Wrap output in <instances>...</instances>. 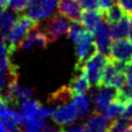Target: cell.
<instances>
[{
  "mask_svg": "<svg viewBox=\"0 0 132 132\" xmlns=\"http://www.w3.org/2000/svg\"><path fill=\"white\" fill-rule=\"evenodd\" d=\"M38 23L27 14H19L10 28V30L2 36V39L10 46L16 50L18 43L34 28H37Z\"/></svg>",
  "mask_w": 132,
  "mask_h": 132,
  "instance_id": "cell-1",
  "label": "cell"
},
{
  "mask_svg": "<svg viewBox=\"0 0 132 132\" xmlns=\"http://www.w3.org/2000/svg\"><path fill=\"white\" fill-rule=\"evenodd\" d=\"M74 44L76 55V64L74 69H77L81 67L90 57H92L96 52H98V48L94 41L93 33L89 30H85L82 35Z\"/></svg>",
  "mask_w": 132,
  "mask_h": 132,
  "instance_id": "cell-2",
  "label": "cell"
},
{
  "mask_svg": "<svg viewBox=\"0 0 132 132\" xmlns=\"http://www.w3.org/2000/svg\"><path fill=\"white\" fill-rule=\"evenodd\" d=\"M108 60H109L108 56H106L105 54H102L98 51L84 63L82 67L85 68V70L87 72V75H88V78H89L91 85H93L97 88L99 87L101 74H102L103 69L106 66Z\"/></svg>",
  "mask_w": 132,
  "mask_h": 132,
  "instance_id": "cell-3",
  "label": "cell"
},
{
  "mask_svg": "<svg viewBox=\"0 0 132 132\" xmlns=\"http://www.w3.org/2000/svg\"><path fill=\"white\" fill-rule=\"evenodd\" d=\"M108 57L111 61L122 65L132 61V42L126 38L112 40L109 46Z\"/></svg>",
  "mask_w": 132,
  "mask_h": 132,
  "instance_id": "cell-4",
  "label": "cell"
},
{
  "mask_svg": "<svg viewBox=\"0 0 132 132\" xmlns=\"http://www.w3.org/2000/svg\"><path fill=\"white\" fill-rule=\"evenodd\" d=\"M56 7V0H30L26 7V14L37 23L50 16Z\"/></svg>",
  "mask_w": 132,
  "mask_h": 132,
  "instance_id": "cell-5",
  "label": "cell"
},
{
  "mask_svg": "<svg viewBox=\"0 0 132 132\" xmlns=\"http://www.w3.org/2000/svg\"><path fill=\"white\" fill-rule=\"evenodd\" d=\"M68 21L60 13L54 14L46 23L44 27V33L48 42H54L60 38L63 34L67 33Z\"/></svg>",
  "mask_w": 132,
  "mask_h": 132,
  "instance_id": "cell-6",
  "label": "cell"
},
{
  "mask_svg": "<svg viewBox=\"0 0 132 132\" xmlns=\"http://www.w3.org/2000/svg\"><path fill=\"white\" fill-rule=\"evenodd\" d=\"M51 117L57 125L67 126L74 123L78 118V114L73 104L64 103L56 106V108H53Z\"/></svg>",
  "mask_w": 132,
  "mask_h": 132,
  "instance_id": "cell-7",
  "label": "cell"
},
{
  "mask_svg": "<svg viewBox=\"0 0 132 132\" xmlns=\"http://www.w3.org/2000/svg\"><path fill=\"white\" fill-rule=\"evenodd\" d=\"M48 44L47 37L45 33L41 30H38L34 28L31 30L16 45V48L26 51V50H31L33 47H46Z\"/></svg>",
  "mask_w": 132,
  "mask_h": 132,
  "instance_id": "cell-8",
  "label": "cell"
},
{
  "mask_svg": "<svg viewBox=\"0 0 132 132\" xmlns=\"http://www.w3.org/2000/svg\"><path fill=\"white\" fill-rule=\"evenodd\" d=\"M74 70L77 72V74H75L71 78L70 84L68 86L73 97L78 96V95H85L91 87V84H90V80L88 78V75H87L85 68L81 66V67L74 69Z\"/></svg>",
  "mask_w": 132,
  "mask_h": 132,
  "instance_id": "cell-9",
  "label": "cell"
},
{
  "mask_svg": "<svg viewBox=\"0 0 132 132\" xmlns=\"http://www.w3.org/2000/svg\"><path fill=\"white\" fill-rule=\"evenodd\" d=\"M110 25L107 24L105 21L101 22V24L98 26V28L95 31V43L98 48V51L102 54H108L109 46L111 43V38H110V33H109Z\"/></svg>",
  "mask_w": 132,
  "mask_h": 132,
  "instance_id": "cell-10",
  "label": "cell"
},
{
  "mask_svg": "<svg viewBox=\"0 0 132 132\" xmlns=\"http://www.w3.org/2000/svg\"><path fill=\"white\" fill-rule=\"evenodd\" d=\"M98 91L93 96V103H94V111L102 112L103 109L109 104V102L114 99L117 95V90L106 87L97 88Z\"/></svg>",
  "mask_w": 132,
  "mask_h": 132,
  "instance_id": "cell-11",
  "label": "cell"
},
{
  "mask_svg": "<svg viewBox=\"0 0 132 132\" xmlns=\"http://www.w3.org/2000/svg\"><path fill=\"white\" fill-rule=\"evenodd\" d=\"M109 123V119L102 112L93 111L85 124L86 132H107Z\"/></svg>",
  "mask_w": 132,
  "mask_h": 132,
  "instance_id": "cell-12",
  "label": "cell"
},
{
  "mask_svg": "<svg viewBox=\"0 0 132 132\" xmlns=\"http://www.w3.org/2000/svg\"><path fill=\"white\" fill-rule=\"evenodd\" d=\"M103 20V13L99 9L82 10L79 15V22L87 28V30L94 33Z\"/></svg>",
  "mask_w": 132,
  "mask_h": 132,
  "instance_id": "cell-13",
  "label": "cell"
},
{
  "mask_svg": "<svg viewBox=\"0 0 132 132\" xmlns=\"http://www.w3.org/2000/svg\"><path fill=\"white\" fill-rule=\"evenodd\" d=\"M58 11L71 21H79L80 9L76 0H57Z\"/></svg>",
  "mask_w": 132,
  "mask_h": 132,
  "instance_id": "cell-14",
  "label": "cell"
},
{
  "mask_svg": "<svg viewBox=\"0 0 132 132\" xmlns=\"http://www.w3.org/2000/svg\"><path fill=\"white\" fill-rule=\"evenodd\" d=\"M129 104L123 100H121L120 98H118L117 96L114 97V99H112L109 104L103 109L102 113L107 118V119H114L117 117H120L122 114H124L127 106Z\"/></svg>",
  "mask_w": 132,
  "mask_h": 132,
  "instance_id": "cell-15",
  "label": "cell"
},
{
  "mask_svg": "<svg viewBox=\"0 0 132 132\" xmlns=\"http://www.w3.org/2000/svg\"><path fill=\"white\" fill-rule=\"evenodd\" d=\"M129 27H130L129 18L125 15L118 23L111 25V27L109 29L110 38L112 40L120 39V38H125L128 35V33H129Z\"/></svg>",
  "mask_w": 132,
  "mask_h": 132,
  "instance_id": "cell-16",
  "label": "cell"
},
{
  "mask_svg": "<svg viewBox=\"0 0 132 132\" xmlns=\"http://www.w3.org/2000/svg\"><path fill=\"white\" fill-rule=\"evenodd\" d=\"M72 98H73V95H72L69 87L63 86L48 96L47 102L50 104H57V106H58V105L67 103L69 100H72Z\"/></svg>",
  "mask_w": 132,
  "mask_h": 132,
  "instance_id": "cell-17",
  "label": "cell"
},
{
  "mask_svg": "<svg viewBox=\"0 0 132 132\" xmlns=\"http://www.w3.org/2000/svg\"><path fill=\"white\" fill-rule=\"evenodd\" d=\"M132 124V117L123 114L117 117L109 123L107 132H126Z\"/></svg>",
  "mask_w": 132,
  "mask_h": 132,
  "instance_id": "cell-18",
  "label": "cell"
},
{
  "mask_svg": "<svg viewBox=\"0 0 132 132\" xmlns=\"http://www.w3.org/2000/svg\"><path fill=\"white\" fill-rule=\"evenodd\" d=\"M15 18L7 9L0 10V35L4 36L12 27Z\"/></svg>",
  "mask_w": 132,
  "mask_h": 132,
  "instance_id": "cell-19",
  "label": "cell"
},
{
  "mask_svg": "<svg viewBox=\"0 0 132 132\" xmlns=\"http://www.w3.org/2000/svg\"><path fill=\"white\" fill-rule=\"evenodd\" d=\"M125 16L124 12L122 11V9L119 7L118 4H113L111 7H109L104 13H103V19L104 21L109 24V25H112V24H116L118 23L120 20H122L123 18Z\"/></svg>",
  "mask_w": 132,
  "mask_h": 132,
  "instance_id": "cell-20",
  "label": "cell"
},
{
  "mask_svg": "<svg viewBox=\"0 0 132 132\" xmlns=\"http://www.w3.org/2000/svg\"><path fill=\"white\" fill-rule=\"evenodd\" d=\"M85 32V27L79 21H71V23L68 25L67 29V35L72 40L73 43H75L79 37Z\"/></svg>",
  "mask_w": 132,
  "mask_h": 132,
  "instance_id": "cell-21",
  "label": "cell"
},
{
  "mask_svg": "<svg viewBox=\"0 0 132 132\" xmlns=\"http://www.w3.org/2000/svg\"><path fill=\"white\" fill-rule=\"evenodd\" d=\"M73 105L76 109L78 117H84L89 109V99L85 95H78L72 98Z\"/></svg>",
  "mask_w": 132,
  "mask_h": 132,
  "instance_id": "cell-22",
  "label": "cell"
},
{
  "mask_svg": "<svg viewBox=\"0 0 132 132\" xmlns=\"http://www.w3.org/2000/svg\"><path fill=\"white\" fill-rule=\"evenodd\" d=\"M45 126H46V123L44 122V120L32 119L23 125V131L24 132H41Z\"/></svg>",
  "mask_w": 132,
  "mask_h": 132,
  "instance_id": "cell-23",
  "label": "cell"
},
{
  "mask_svg": "<svg viewBox=\"0 0 132 132\" xmlns=\"http://www.w3.org/2000/svg\"><path fill=\"white\" fill-rule=\"evenodd\" d=\"M117 3L126 16L132 18V0H117Z\"/></svg>",
  "mask_w": 132,
  "mask_h": 132,
  "instance_id": "cell-24",
  "label": "cell"
},
{
  "mask_svg": "<svg viewBox=\"0 0 132 132\" xmlns=\"http://www.w3.org/2000/svg\"><path fill=\"white\" fill-rule=\"evenodd\" d=\"M29 1L30 0H9V6L13 11L20 13L26 9Z\"/></svg>",
  "mask_w": 132,
  "mask_h": 132,
  "instance_id": "cell-25",
  "label": "cell"
},
{
  "mask_svg": "<svg viewBox=\"0 0 132 132\" xmlns=\"http://www.w3.org/2000/svg\"><path fill=\"white\" fill-rule=\"evenodd\" d=\"M78 5L84 9V10H94L98 9L97 1L96 0H76Z\"/></svg>",
  "mask_w": 132,
  "mask_h": 132,
  "instance_id": "cell-26",
  "label": "cell"
},
{
  "mask_svg": "<svg viewBox=\"0 0 132 132\" xmlns=\"http://www.w3.org/2000/svg\"><path fill=\"white\" fill-rule=\"evenodd\" d=\"M97 1V5H98V9L104 13L109 7H111L114 4V0H96Z\"/></svg>",
  "mask_w": 132,
  "mask_h": 132,
  "instance_id": "cell-27",
  "label": "cell"
},
{
  "mask_svg": "<svg viewBox=\"0 0 132 132\" xmlns=\"http://www.w3.org/2000/svg\"><path fill=\"white\" fill-rule=\"evenodd\" d=\"M61 132H86V127L85 124H77L69 127L68 129L61 128Z\"/></svg>",
  "mask_w": 132,
  "mask_h": 132,
  "instance_id": "cell-28",
  "label": "cell"
},
{
  "mask_svg": "<svg viewBox=\"0 0 132 132\" xmlns=\"http://www.w3.org/2000/svg\"><path fill=\"white\" fill-rule=\"evenodd\" d=\"M8 106H9V104H8L6 98L0 94V117H2L6 112V110L9 108Z\"/></svg>",
  "mask_w": 132,
  "mask_h": 132,
  "instance_id": "cell-29",
  "label": "cell"
},
{
  "mask_svg": "<svg viewBox=\"0 0 132 132\" xmlns=\"http://www.w3.org/2000/svg\"><path fill=\"white\" fill-rule=\"evenodd\" d=\"M127 76H128V78H127V84H126V85H127V89L124 88V90H125L127 96L129 97V99L132 101V74H128Z\"/></svg>",
  "mask_w": 132,
  "mask_h": 132,
  "instance_id": "cell-30",
  "label": "cell"
},
{
  "mask_svg": "<svg viewBox=\"0 0 132 132\" xmlns=\"http://www.w3.org/2000/svg\"><path fill=\"white\" fill-rule=\"evenodd\" d=\"M41 132H61V129H57L55 127H51V126H45Z\"/></svg>",
  "mask_w": 132,
  "mask_h": 132,
  "instance_id": "cell-31",
  "label": "cell"
},
{
  "mask_svg": "<svg viewBox=\"0 0 132 132\" xmlns=\"http://www.w3.org/2000/svg\"><path fill=\"white\" fill-rule=\"evenodd\" d=\"M9 6V0H0V10L6 9Z\"/></svg>",
  "mask_w": 132,
  "mask_h": 132,
  "instance_id": "cell-32",
  "label": "cell"
},
{
  "mask_svg": "<svg viewBox=\"0 0 132 132\" xmlns=\"http://www.w3.org/2000/svg\"><path fill=\"white\" fill-rule=\"evenodd\" d=\"M124 114H126V116H128V117H132V101H131V103L127 106V108H126Z\"/></svg>",
  "mask_w": 132,
  "mask_h": 132,
  "instance_id": "cell-33",
  "label": "cell"
},
{
  "mask_svg": "<svg viewBox=\"0 0 132 132\" xmlns=\"http://www.w3.org/2000/svg\"><path fill=\"white\" fill-rule=\"evenodd\" d=\"M129 21H130V27H129V33H128V36H129V38H130V41L132 42V18H130Z\"/></svg>",
  "mask_w": 132,
  "mask_h": 132,
  "instance_id": "cell-34",
  "label": "cell"
},
{
  "mask_svg": "<svg viewBox=\"0 0 132 132\" xmlns=\"http://www.w3.org/2000/svg\"><path fill=\"white\" fill-rule=\"evenodd\" d=\"M126 132H132V124H131V126L129 127V129H128Z\"/></svg>",
  "mask_w": 132,
  "mask_h": 132,
  "instance_id": "cell-35",
  "label": "cell"
}]
</instances>
